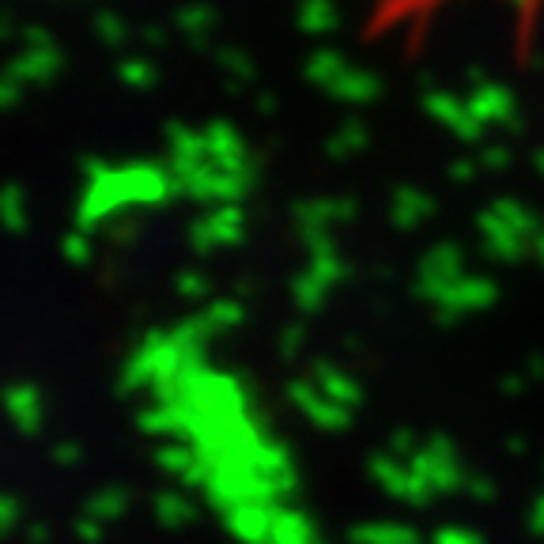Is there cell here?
<instances>
[{
    "instance_id": "1",
    "label": "cell",
    "mask_w": 544,
    "mask_h": 544,
    "mask_svg": "<svg viewBox=\"0 0 544 544\" xmlns=\"http://www.w3.org/2000/svg\"><path fill=\"white\" fill-rule=\"evenodd\" d=\"M367 38L393 46H424L454 23L488 19L510 50H544V0H352Z\"/></svg>"
},
{
    "instance_id": "2",
    "label": "cell",
    "mask_w": 544,
    "mask_h": 544,
    "mask_svg": "<svg viewBox=\"0 0 544 544\" xmlns=\"http://www.w3.org/2000/svg\"><path fill=\"white\" fill-rule=\"evenodd\" d=\"M439 544H476L473 537H465V533H442Z\"/></svg>"
}]
</instances>
